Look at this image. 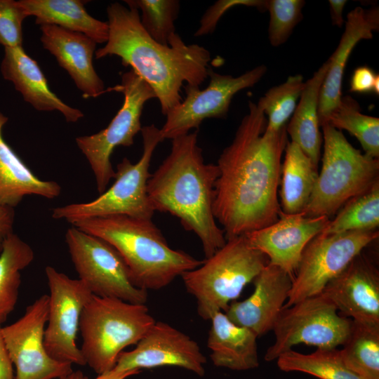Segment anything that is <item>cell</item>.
<instances>
[{
    "label": "cell",
    "instance_id": "cell-10",
    "mask_svg": "<svg viewBox=\"0 0 379 379\" xmlns=\"http://www.w3.org/2000/svg\"><path fill=\"white\" fill-rule=\"evenodd\" d=\"M337 310L322 293L283 307L272 328L274 342L267 348L265 360H277L301 343L317 349H334L343 345L350 332L352 320L339 315Z\"/></svg>",
    "mask_w": 379,
    "mask_h": 379
},
{
    "label": "cell",
    "instance_id": "cell-5",
    "mask_svg": "<svg viewBox=\"0 0 379 379\" xmlns=\"http://www.w3.org/2000/svg\"><path fill=\"white\" fill-rule=\"evenodd\" d=\"M155 321L145 304L93 295L79 319L86 365L98 375L113 370L124 350L136 345Z\"/></svg>",
    "mask_w": 379,
    "mask_h": 379
},
{
    "label": "cell",
    "instance_id": "cell-38",
    "mask_svg": "<svg viewBox=\"0 0 379 379\" xmlns=\"http://www.w3.org/2000/svg\"><path fill=\"white\" fill-rule=\"evenodd\" d=\"M379 78L378 74L369 67L363 66L357 68L350 81V91L355 93H368L373 91L375 83Z\"/></svg>",
    "mask_w": 379,
    "mask_h": 379
},
{
    "label": "cell",
    "instance_id": "cell-33",
    "mask_svg": "<svg viewBox=\"0 0 379 379\" xmlns=\"http://www.w3.org/2000/svg\"><path fill=\"white\" fill-rule=\"evenodd\" d=\"M305 83L301 74L288 77L283 84L270 88L258 102V105L267 116L266 130L276 132L286 126L293 114Z\"/></svg>",
    "mask_w": 379,
    "mask_h": 379
},
{
    "label": "cell",
    "instance_id": "cell-26",
    "mask_svg": "<svg viewBox=\"0 0 379 379\" xmlns=\"http://www.w3.org/2000/svg\"><path fill=\"white\" fill-rule=\"evenodd\" d=\"M329 66L328 59L305 83L286 133L302 152L318 166L323 137L320 132L319 100L321 86Z\"/></svg>",
    "mask_w": 379,
    "mask_h": 379
},
{
    "label": "cell",
    "instance_id": "cell-22",
    "mask_svg": "<svg viewBox=\"0 0 379 379\" xmlns=\"http://www.w3.org/2000/svg\"><path fill=\"white\" fill-rule=\"evenodd\" d=\"M1 72L36 110L60 112L67 122H77L84 117L81 110L69 106L51 91L38 63L22 46L4 48Z\"/></svg>",
    "mask_w": 379,
    "mask_h": 379
},
{
    "label": "cell",
    "instance_id": "cell-36",
    "mask_svg": "<svg viewBox=\"0 0 379 379\" xmlns=\"http://www.w3.org/2000/svg\"><path fill=\"white\" fill-rule=\"evenodd\" d=\"M27 18L18 1L0 0V44L4 48L22 46V22Z\"/></svg>",
    "mask_w": 379,
    "mask_h": 379
},
{
    "label": "cell",
    "instance_id": "cell-1",
    "mask_svg": "<svg viewBox=\"0 0 379 379\" xmlns=\"http://www.w3.org/2000/svg\"><path fill=\"white\" fill-rule=\"evenodd\" d=\"M248 109L216 164L213 211L226 240L275 222L281 211L277 191L288 142L286 126L269 131L258 104L250 101Z\"/></svg>",
    "mask_w": 379,
    "mask_h": 379
},
{
    "label": "cell",
    "instance_id": "cell-13",
    "mask_svg": "<svg viewBox=\"0 0 379 379\" xmlns=\"http://www.w3.org/2000/svg\"><path fill=\"white\" fill-rule=\"evenodd\" d=\"M266 72V66L261 65L234 77L208 69V86L200 89L199 86L186 84L185 98L166 113V121L160 128L162 138L173 140L189 133L192 129H198L206 119L225 118L234 95L253 86Z\"/></svg>",
    "mask_w": 379,
    "mask_h": 379
},
{
    "label": "cell",
    "instance_id": "cell-19",
    "mask_svg": "<svg viewBox=\"0 0 379 379\" xmlns=\"http://www.w3.org/2000/svg\"><path fill=\"white\" fill-rule=\"evenodd\" d=\"M293 277L269 263L254 279V291L243 301L231 302L226 316L258 337L272 331L288 296Z\"/></svg>",
    "mask_w": 379,
    "mask_h": 379
},
{
    "label": "cell",
    "instance_id": "cell-40",
    "mask_svg": "<svg viewBox=\"0 0 379 379\" xmlns=\"http://www.w3.org/2000/svg\"><path fill=\"white\" fill-rule=\"evenodd\" d=\"M140 373V370H128V371H117L112 370L109 372L99 374L94 379H126L131 376L135 375ZM58 379H89L80 370L72 371L66 375H62Z\"/></svg>",
    "mask_w": 379,
    "mask_h": 379
},
{
    "label": "cell",
    "instance_id": "cell-24",
    "mask_svg": "<svg viewBox=\"0 0 379 379\" xmlns=\"http://www.w3.org/2000/svg\"><path fill=\"white\" fill-rule=\"evenodd\" d=\"M8 121L0 112V203L14 208L27 195L58 197L60 185L39 179L6 142L3 128Z\"/></svg>",
    "mask_w": 379,
    "mask_h": 379
},
{
    "label": "cell",
    "instance_id": "cell-30",
    "mask_svg": "<svg viewBox=\"0 0 379 379\" xmlns=\"http://www.w3.org/2000/svg\"><path fill=\"white\" fill-rule=\"evenodd\" d=\"M281 371H299L319 379H362L344 364L340 350L317 349L310 354H302L293 350L277 359Z\"/></svg>",
    "mask_w": 379,
    "mask_h": 379
},
{
    "label": "cell",
    "instance_id": "cell-31",
    "mask_svg": "<svg viewBox=\"0 0 379 379\" xmlns=\"http://www.w3.org/2000/svg\"><path fill=\"white\" fill-rule=\"evenodd\" d=\"M325 123L339 131H347L359 140L366 156L378 159L379 119L361 113L358 102L351 96L342 97Z\"/></svg>",
    "mask_w": 379,
    "mask_h": 379
},
{
    "label": "cell",
    "instance_id": "cell-35",
    "mask_svg": "<svg viewBox=\"0 0 379 379\" xmlns=\"http://www.w3.org/2000/svg\"><path fill=\"white\" fill-rule=\"evenodd\" d=\"M302 0H267L270 12L268 38L273 46L285 43L294 27L302 20Z\"/></svg>",
    "mask_w": 379,
    "mask_h": 379
},
{
    "label": "cell",
    "instance_id": "cell-2",
    "mask_svg": "<svg viewBox=\"0 0 379 379\" xmlns=\"http://www.w3.org/2000/svg\"><path fill=\"white\" fill-rule=\"evenodd\" d=\"M109 35L95 51L96 59L117 55L153 89L164 115L182 101L183 82L199 86L208 77L211 54L198 44L187 45L176 33L169 46L152 39L142 28L139 11L121 3L107 8Z\"/></svg>",
    "mask_w": 379,
    "mask_h": 379
},
{
    "label": "cell",
    "instance_id": "cell-25",
    "mask_svg": "<svg viewBox=\"0 0 379 379\" xmlns=\"http://www.w3.org/2000/svg\"><path fill=\"white\" fill-rule=\"evenodd\" d=\"M27 17L34 16L39 25H53L85 34L96 44L106 43L109 35L107 22L91 16L81 0H20Z\"/></svg>",
    "mask_w": 379,
    "mask_h": 379
},
{
    "label": "cell",
    "instance_id": "cell-18",
    "mask_svg": "<svg viewBox=\"0 0 379 379\" xmlns=\"http://www.w3.org/2000/svg\"><path fill=\"white\" fill-rule=\"evenodd\" d=\"M321 293L343 317L379 325V272L361 253L326 284Z\"/></svg>",
    "mask_w": 379,
    "mask_h": 379
},
{
    "label": "cell",
    "instance_id": "cell-37",
    "mask_svg": "<svg viewBox=\"0 0 379 379\" xmlns=\"http://www.w3.org/2000/svg\"><path fill=\"white\" fill-rule=\"evenodd\" d=\"M239 6L255 7L261 11H267V1L263 0H219L211 6L202 15L199 26L194 33L197 37L212 33L216 25L229 9Z\"/></svg>",
    "mask_w": 379,
    "mask_h": 379
},
{
    "label": "cell",
    "instance_id": "cell-23",
    "mask_svg": "<svg viewBox=\"0 0 379 379\" xmlns=\"http://www.w3.org/2000/svg\"><path fill=\"white\" fill-rule=\"evenodd\" d=\"M207 345L210 358L217 367L248 371L259 366L258 336L251 330L233 323L222 311L210 319Z\"/></svg>",
    "mask_w": 379,
    "mask_h": 379
},
{
    "label": "cell",
    "instance_id": "cell-27",
    "mask_svg": "<svg viewBox=\"0 0 379 379\" xmlns=\"http://www.w3.org/2000/svg\"><path fill=\"white\" fill-rule=\"evenodd\" d=\"M317 168L295 143L288 142L279 184L283 213L295 214L304 211L318 177Z\"/></svg>",
    "mask_w": 379,
    "mask_h": 379
},
{
    "label": "cell",
    "instance_id": "cell-6",
    "mask_svg": "<svg viewBox=\"0 0 379 379\" xmlns=\"http://www.w3.org/2000/svg\"><path fill=\"white\" fill-rule=\"evenodd\" d=\"M268 263L267 256L241 235L226 240L200 266L181 277L187 292L197 299L199 315L210 320L216 312H226Z\"/></svg>",
    "mask_w": 379,
    "mask_h": 379
},
{
    "label": "cell",
    "instance_id": "cell-3",
    "mask_svg": "<svg viewBox=\"0 0 379 379\" xmlns=\"http://www.w3.org/2000/svg\"><path fill=\"white\" fill-rule=\"evenodd\" d=\"M197 130L172 140L169 154L150 175L147 192L154 211L168 213L199 239L206 258L226 243L217 224L213 203L219 171L206 164Z\"/></svg>",
    "mask_w": 379,
    "mask_h": 379
},
{
    "label": "cell",
    "instance_id": "cell-20",
    "mask_svg": "<svg viewBox=\"0 0 379 379\" xmlns=\"http://www.w3.org/2000/svg\"><path fill=\"white\" fill-rule=\"evenodd\" d=\"M40 40L59 65L65 69L85 98L105 92V84L93 66L96 43L84 34L53 25L40 26Z\"/></svg>",
    "mask_w": 379,
    "mask_h": 379
},
{
    "label": "cell",
    "instance_id": "cell-42",
    "mask_svg": "<svg viewBox=\"0 0 379 379\" xmlns=\"http://www.w3.org/2000/svg\"><path fill=\"white\" fill-rule=\"evenodd\" d=\"M330 12L332 23L340 27L344 23L343 13L347 3L345 0H329Z\"/></svg>",
    "mask_w": 379,
    "mask_h": 379
},
{
    "label": "cell",
    "instance_id": "cell-8",
    "mask_svg": "<svg viewBox=\"0 0 379 379\" xmlns=\"http://www.w3.org/2000/svg\"><path fill=\"white\" fill-rule=\"evenodd\" d=\"M143 150L135 164L125 157L118 164L112 185L88 202L54 208L52 217L72 225L77 221L115 215L152 219L154 210L148 198L147 186L153 153L164 140L160 128L154 124L142 127Z\"/></svg>",
    "mask_w": 379,
    "mask_h": 379
},
{
    "label": "cell",
    "instance_id": "cell-12",
    "mask_svg": "<svg viewBox=\"0 0 379 379\" xmlns=\"http://www.w3.org/2000/svg\"><path fill=\"white\" fill-rule=\"evenodd\" d=\"M378 236V230L320 232L315 236L303 250L284 307L321 293L326 284Z\"/></svg>",
    "mask_w": 379,
    "mask_h": 379
},
{
    "label": "cell",
    "instance_id": "cell-28",
    "mask_svg": "<svg viewBox=\"0 0 379 379\" xmlns=\"http://www.w3.org/2000/svg\"><path fill=\"white\" fill-rule=\"evenodd\" d=\"M31 246L17 234H11L0 253V324L15 309L21 284V271L33 261Z\"/></svg>",
    "mask_w": 379,
    "mask_h": 379
},
{
    "label": "cell",
    "instance_id": "cell-7",
    "mask_svg": "<svg viewBox=\"0 0 379 379\" xmlns=\"http://www.w3.org/2000/svg\"><path fill=\"white\" fill-rule=\"evenodd\" d=\"M321 127L324 140L321 169L302 212L307 216L329 218L379 181V161L354 148L341 131L327 123Z\"/></svg>",
    "mask_w": 379,
    "mask_h": 379
},
{
    "label": "cell",
    "instance_id": "cell-11",
    "mask_svg": "<svg viewBox=\"0 0 379 379\" xmlns=\"http://www.w3.org/2000/svg\"><path fill=\"white\" fill-rule=\"evenodd\" d=\"M65 241L79 279L93 295L145 304L147 291L133 284L124 259L108 242L74 226Z\"/></svg>",
    "mask_w": 379,
    "mask_h": 379
},
{
    "label": "cell",
    "instance_id": "cell-9",
    "mask_svg": "<svg viewBox=\"0 0 379 379\" xmlns=\"http://www.w3.org/2000/svg\"><path fill=\"white\" fill-rule=\"evenodd\" d=\"M124 95V103L109 125L102 131L76 138V143L88 160L95 175L97 190L102 194L116 171L111 156L118 146L129 147L142 129L141 114L149 100L157 98L151 86L131 69L121 75V82L112 88Z\"/></svg>",
    "mask_w": 379,
    "mask_h": 379
},
{
    "label": "cell",
    "instance_id": "cell-39",
    "mask_svg": "<svg viewBox=\"0 0 379 379\" xmlns=\"http://www.w3.org/2000/svg\"><path fill=\"white\" fill-rule=\"evenodd\" d=\"M14 219V208L0 203V253L6 239L13 233Z\"/></svg>",
    "mask_w": 379,
    "mask_h": 379
},
{
    "label": "cell",
    "instance_id": "cell-29",
    "mask_svg": "<svg viewBox=\"0 0 379 379\" xmlns=\"http://www.w3.org/2000/svg\"><path fill=\"white\" fill-rule=\"evenodd\" d=\"M343 345L340 354L350 370L362 379H379V325L352 320Z\"/></svg>",
    "mask_w": 379,
    "mask_h": 379
},
{
    "label": "cell",
    "instance_id": "cell-14",
    "mask_svg": "<svg viewBox=\"0 0 379 379\" xmlns=\"http://www.w3.org/2000/svg\"><path fill=\"white\" fill-rule=\"evenodd\" d=\"M45 273L50 291L46 350L56 361L85 366L77 337L81 312L93 294L81 280L71 279L53 267L47 266Z\"/></svg>",
    "mask_w": 379,
    "mask_h": 379
},
{
    "label": "cell",
    "instance_id": "cell-32",
    "mask_svg": "<svg viewBox=\"0 0 379 379\" xmlns=\"http://www.w3.org/2000/svg\"><path fill=\"white\" fill-rule=\"evenodd\" d=\"M321 232L340 234L374 230L379 225V181L361 194L347 202Z\"/></svg>",
    "mask_w": 379,
    "mask_h": 379
},
{
    "label": "cell",
    "instance_id": "cell-15",
    "mask_svg": "<svg viewBox=\"0 0 379 379\" xmlns=\"http://www.w3.org/2000/svg\"><path fill=\"white\" fill-rule=\"evenodd\" d=\"M48 304L49 295H41L16 321L1 328L15 379H58L73 370L72 364L51 357L44 347Z\"/></svg>",
    "mask_w": 379,
    "mask_h": 379
},
{
    "label": "cell",
    "instance_id": "cell-21",
    "mask_svg": "<svg viewBox=\"0 0 379 379\" xmlns=\"http://www.w3.org/2000/svg\"><path fill=\"white\" fill-rule=\"evenodd\" d=\"M379 29V9H364L357 6L347 15L345 30L340 42L330 58L329 66L323 81L319 100L320 126L339 105L344 70L348 58L358 42L373 37Z\"/></svg>",
    "mask_w": 379,
    "mask_h": 379
},
{
    "label": "cell",
    "instance_id": "cell-4",
    "mask_svg": "<svg viewBox=\"0 0 379 379\" xmlns=\"http://www.w3.org/2000/svg\"><path fill=\"white\" fill-rule=\"evenodd\" d=\"M72 226L112 245L124 259L133 284L147 291L167 286L203 262L171 248L152 219L115 215L79 220Z\"/></svg>",
    "mask_w": 379,
    "mask_h": 379
},
{
    "label": "cell",
    "instance_id": "cell-16",
    "mask_svg": "<svg viewBox=\"0 0 379 379\" xmlns=\"http://www.w3.org/2000/svg\"><path fill=\"white\" fill-rule=\"evenodd\" d=\"M206 362L196 341L167 323L155 321L133 350L119 354L114 369L140 370L171 366L203 376Z\"/></svg>",
    "mask_w": 379,
    "mask_h": 379
},
{
    "label": "cell",
    "instance_id": "cell-34",
    "mask_svg": "<svg viewBox=\"0 0 379 379\" xmlns=\"http://www.w3.org/2000/svg\"><path fill=\"white\" fill-rule=\"evenodd\" d=\"M128 6L141 11L140 23L147 34L155 41L169 46L176 34L175 22L178 17V0H126Z\"/></svg>",
    "mask_w": 379,
    "mask_h": 379
},
{
    "label": "cell",
    "instance_id": "cell-41",
    "mask_svg": "<svg viewBox=\"0 0 379 379\" xmlns=\"http://www.w3.org/2000/svg\"><path fill=\"white\" fill-rule=\"evenodd\" d=\"M0 324V379H15L13 364L1 332Z\"/></svg>",
    "mask_w": 379,
    "mask_h": 379
},
{
    "label": "cell",
    "instance_id": "cell-17",
    "mask_svg": "<svg viewBox=\"0 0 379 379\" xmlns=\"http://www.w3.org/2000/svg\"><path fill=\"white\" fill-rule=\"evenodd\" d=\"M329 218L307 216L303 212L286 214L281 211L274 223L246 234L252 247L291 276L295 273L307 244L322 232Z\"/></svg>",
    "mask_w": 379,
    "mask_h": 379
}]
</instances>
